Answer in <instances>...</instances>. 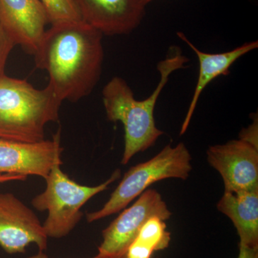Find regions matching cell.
Returning <instances> with one entry per match:
<instances>
[{"instance_id": "2e32d148", "label": "cell", "mask_w": 258, "mask_h": 258, "mask_svg": "<svg viewBox=\"0 0 258 258\" xmlns=\"http://www.w3.org/2000/svg\"><path fill=\"white\" fill-rule=\"evenodd\" d=\"M16 46L0 24V76L5 74L7 61L14 47Z\"/></svg>"}, {"instance_id": "6da1fadb", "label": "cell", "mask_w": 258, "mask_h": 258, "mask_svg": "<svg viewBox=\"0 0 258 258\" xmlns=\"http://www.w3.org/2000/svg\"><path fill=\"white\" fill-rule=\"evenodd\" d=\"M103 35L83 21L52 25L45 32L35 63L48 74L61 101H79L96 87L104 58Z\"/></svg>"}, {"instance_id": "d6986e66", "label": "cell", "mask_w": 258, "mask_h": 258, "mask_svg": "<svg viewBox=\"0 0 258 258\" xmlns=\"http://www.w3.org/2000/svg\"><path fill=\"white\" fill-rule=\"evenodd\" d=\"M26 176L14 175V174H0V184L3 183L13 181H25Z\"/></svg>"}, {"instance_id": "ac0fdd59", "label": "cell", "mask_w": 258, "mask_h": 258, "mask_svg": "<svg viewBox=\"0 0 258 258\" xmlns=\"http://www.w3.org/2000/svg\"><path fill=\"white\" fill-rule=\"evenodd\" d=\"M237 258H258V248H250L239 244Z\"/></svg>"}, {"instance_id": "52a82bcc", "label": "cell", "mask_w": 258, "mask_h": 258, "mask_svg": "<svg viewBox=\"0 0 258 258\" xmlns=\"http://www.w3.org/2000/svg\"><path fill=\"white\" fill-rule=\"evenodd\" d=\"M47 236L31 209L13 194H0V246L9 254L24 253L30 244L47 247Z\"/></svg>"}, {"instance_id": "e0dca14e", "label": "cell", "mask_w": 258, "mask_h": 258, "mask_svg": "<svg viewBox=\"0 0 258 258\" xmlns=\"http://www.w3.org/2000/svg\"><path fill=\"white\" fill-rule=\"evenodd\" d=\"M257 134V118L256 117V119L254 118L252 124L249 125L247 128H244L241 131L239 137H240L241 140L252 144L254 147L258 148Z\"/></svg>"}, {"instance_id": "ffe728a7", "label": "cell", "mask_w": 258, "mask_h": 258, "mask_svg": "<svg viewBox=\"0 0 258 258\" xmlns=\"http://www.w3.org/2000/svg\"><path fill=\"white\" fill-rule=\"evenodd\" d=\"M27 258H49L48 256L46 254L44 253L43 251L39 250L38 253L35 254V255L30 256V257H28ZM92 258H103L101 257V256L98 255L97 254L96 256L93 257Z\"/></svg>"}, {"instance_id": "44dd1931", "label": "cell", "mask_w": 258, "mask_h": 258, "mask_svg": "<svg viewBox=\"0 0 258 258\" xmlns=\"http://www.w3.org/2000/svg\"><path fill=\"white\" fill-rule=\"evenodd\" d=\"M144 2H145L147 4H149V3H151V2L153 1V0H144Z\"/></svg>"}, {"instance_id": "9c48e42d", "label": "cell", "mask_w": 258, "mask_h": 258, "mask_svg": "<svg viewBox=\"0 0 258 258\" xmlns=\"http://www.w3.org/2000/svg\"><path fill=\"white\" fill-rule=\"evenodd\" d=\"M60 131L52 140L23 143L0 139V174L37 176L45 179L55 164H62Z\"/></svg>"}, {"instance_id": "5b68a950", "label": "cell", "mask_w": 258, "mask_h": 258, "mask_svg": "<svg viewBox=\"0 0 258 258\" xmlns=\"http://www.w3.org/2000/svg\"><path fill=\"white\" fill-rule=\"evenodd\" d=\"M191 160V154L184 143L174 147L168 144L150 160L130 168L103 208L87 213L86 220L91 223L118 213L161 180H186L192 169Z\"/></svg>"}, {"instance_id": "277c9868", "label": "cell", "mask_w": 258, "mask_h": 258, "mask_svg": "<svg viewBox=\"0 0 258 258\" xmlns=\"http://www.w3.org/2000/svg\"><path fill=\"white\" fill-rule=\"evenodd\" d=\"M55 164L45 178V190L32 199V205L40 212L47 211L43 226L47 237L62 238L74 230L83 217L81 209L98 194L108 189L120 176L116 169L105 182L94 186L76 182Z\"/></svg>"}, {"instance_id": "7c38bea8", "label": "cell", "mask_w": 258, "mask_h": 258, "mask_svg": "<svg viewBox=\"0 0 258 258\" xmlns=\"http://www.w3.org/2000/svg\"><path fill=\"white\" fill-rule=\"evenodd\" d=\"M177 36L185 43L187 44L196 54L199 60V74L198 81L195 86V92L190 102L187 113L181 126L180 134L182 135L189 126L190 121L199 99L205 88L210 84L213 80L220 76H227L230 74V69L236 61L242 56L246 55L251 51L258 47V41L246 42L240 46L237 47L233 50L221 53H207L199 50L185 36L183 32H178Z\"/></svg>"}, {"instance_id": "8992f818", "label": "cell", "mask_w": 258, "mask_h": 258, "mask_svg": "<svg viewBox=\"0 0 258 258\" xmlns=\"http://www.w3.org/2000/svg\"><path fill=\"white\" fill-rule=\"evenodd\" d=\"M171 212L159 191L147 189L130 208L102 232L101 245L98 255L103 258H125L127 250L141 229L152 217L169 220Z\"/></svg>"}, {"instance_id": "30bf717a", "label": "cell", "mask_w": 258, "mask_h": 258, "mask_svg": "<svg viewBox=\"0 0 258 258\" xmlns=\"http://www.w3.org/2000/svg\"><path fill=\"white\" fill-rule=\"evenodd\" d=\"M0 24L15 45L35 55L50 23L40 0H0Z\"/></svg>"}, {"instance_id": "4fadbf2b", "label": "cell", "mask_w": 258, "mask_h": 258, "mask_svg": "<svg viewBox=\"0 0 258 258\" xmlns=\"http://www.w3.org/2000/svg\"><path fill=\"white\" fill-rule=\"evenodd\" d=\"M217 208L235 225L239 244L258 248V188L237 193L225 191Z\"/></svg>"}, {"instance_id": "5bb4252c", "label": "cell", "mask_w": 258, "mask_h": 258, "mask_svg": "<svg viewBox=\"0 0 258 258\" xmlns=\"http://www.w3.org/2000/svg\"><path fill=\"white\" fill-rule=\"evenodd\" d=\"M171 233L165 222L158 217L149 219L129 246L125 258H152L157 251L167 248Z\"/></svg>"}, {"instance_id": "7a4b0ae2", "label": "cell", "mask_w": 258, "mask_h": 258, "mask_svg": "<svg viewBox=\"0 0 258 258\" xmlns=\"http://www.w3.org/2000/svg\"><path fill=\"white\" fill-rule=\"evenodd\" d=\"M157 64L160 81L150 96L143 101L134 97L133 91L122 78L115 76L103 89V103L109 121H120L125 132L124 152L121 164H127L132 157L154 145L164 132L156 126L154 108L161 91L174 71L186 69L189 59L176 50Z\"/></svg>"}, {"instance_id": "8fae6325", "label": "cell", "mask_w": 258, "mask_h": 258, "mask_svg": "<svg viewBox=\"0 0 258 258\" xmlns=\"http://www.w3.org/2000/svg\"><path fill=\"white\" fill-rule=\"evenodd\" d=\"M83 21L106 35H128L146 13L144 0H75Z\"/></svg>"}, {"instance_id": "ba28073f", "label": "cell", "mask_w": 258, "mask_h": 258, "mask_svg": "<svg viewBox=\"0 0 258 258\" xmlns=\"http://www.w3.org/2000/svg\"><path fill=\"white\" fill-rule=\"evenodd\" d=\"M209 164L216 169L225 185V191L237 193L258 188V148L238 140L211 146Z\"/></svg>"}, {"instance_id": "9a60e30c", "label": "cell", "mask_w": 258, "mask_h": 258, "mask_svg": "<svg viewBox=\"0 0 258 258\" xmlns=\"http://www.w3.org/2000/svg\"><path fill=\"white\" fill-rule=\"evenodd\" d=\"M40 1L46 10L49 23L51 25L83 21L82 15L75 0Z\"/></svg>"}, {"instance_id": "3957f363", "label": "cell", "mask_w": 258, "mask_h": 258, "mask_svg": "<svg viewBox=\"0 0 258 258\" xmlns=\"http://www.w3.org/2000/svg\"><path fill=\"white\" fill-rule=\"evenodd\" d=\"M62 101L49 85L42 89L26 80L0 76V139L23 143L45 140L47 123L59 119Z\"/></svg>"}]
</instances>
